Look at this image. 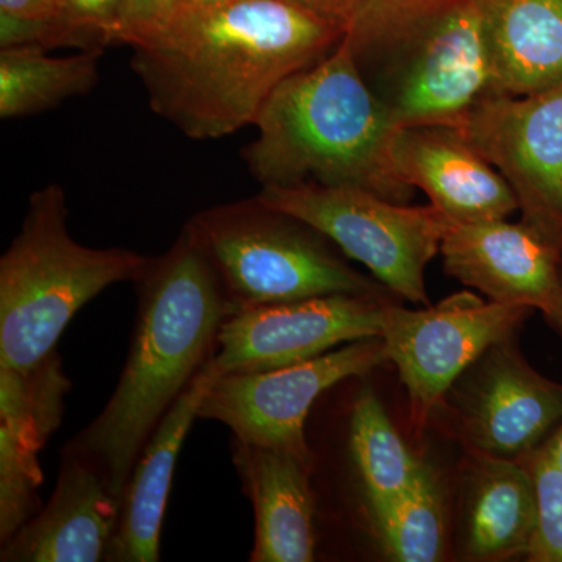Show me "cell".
Wrapping results in <instances>:
<instances>
[{"label": "cell", "instance_id": "obj_1", "mask_svg": "<svg viewBox=\"0 0 562 562\" xmlns=\"http://www.w3.org/2000/svg\"><path fill=\"white\" fill-rule=\"evenodd\" d=\"M344 32L291 0H233L133 47L151 111L191 139L254 125L288 77L324 60Z\"/></svg>", "mask_w": 562, "mask_h": 562}, {"label": "cell", "instance_id": "obj_2", "mask_svg": "<svg viewBox=\"0 0 562 562\" xmlns=\"http://www.w3.org/2000/svg\"><path fill=\"white\" fill-rule=\"evenodd\" d=\"M135 284L138 312L116 390L63 450L90 462L120 501L140 450L213 360L231 316L213 266L183 231L171 249L150 257Z\"/></svg>", "mask_w": 562, "mask_h": 562}, {"label": "cell", "instance_id": "obj_3", "mask_svg": "<svg viewBox=\"0 0 562 562\" xmlns=\"http://www.w3.org/2000/svg\"><path fill=\"white\" fill-rule=\"evenodd\" d=\"M243 151L262 188H358L409 203L414 190L391 160L394 127L341 40L330 55L288 77L265 102Z\"/></svg>", "mask_w": 562, "mask_h": 562}, {"label": "cell", "instance_id": "obj_4", "mask_svg": "<svg viewBox=\"0 0 562 562\" xmlns=\"http://www.w3.org/2000/svg\"><path fill=\"white\" fill-rule=\"evenodd\" d=\"M344 41L395 128L457 127L497 94L482 0H366Z\"/></svg>", "mask_w": 562, "mask_h": 562}, {"label": "cell", "instance_id": "obj_5", "mask_svg": "<svg viewBox=\"0 0 562 562\" xmlns=\"http://www.w3.org/2000/svg\"><path fill=\"white\" fill-rule=\"evenodd\" d=\"M149 261L138 251L81 246L70 236L60 184L33 192L21 231L0 258V366L38 364L88 302L138 280Z\"/></svg>", "mask_w": 562, "mask_h": 562}, {"label": "cell", "instance_id": "obj_6", "mask_svg": "<svg viewBox=\"0 0 562 562\" xmlns=\"http://www.w3.org/2000/svg\"><path fill=\"white\" fill-rule=\"evenodd\" d=\"M183 232L213 266L231 316L317 295H394L312 225L258 198L203 210Z\"/></svg>", "mask_w": 562, "mask_h": 562}, {"label": "cell", "instance_id": "obj_7", "mask_svg": "<svg viewBox=\"0 0 562 562\" xmlns=\"http://www.w3.org/2000/svg\"><path fill=\"white\" fill-rule=\"evenodd\" d=\"M257 198L312 225L395 297L430 305L425 269L453 224L431 203L409 205L358 188L322 184L262 188Z\"/></svg>", "mask_w": 562, "mask_h": 562}, {"label": "cell", "instance_id": "obj_8", "mask_svg": "<svg viewBox=\"0 0 562 562\" xmlns=\"http://www.w3.org/2000/svg\"><path fill=\"white\" fill-rule=\"evenodd\" d=\"M531 312L471 291L454 292L417 310L395 302L386 306L380 338L387 362L397 368L405 386L409 422L417 435L462 373L495 342L516 335Z\"/></svg>", "mask_w": 562, "mask_h": 562}, {"label": "cell", "instance_id": "obj_9", "mask_svg": "<svg viewBox=\"0 0 562 562\" xmlns=\"http://www.w3.org/2000/svg\"><path fill=\"white\" fill-rule=\"evenodd\" d=\"M432 419L464 450L522 460L560 425L562 384L525 360L514 335L462 373Z\"/></svg>", "mask_w": 562, "mask_h": 562}, {"label": "cell", "instance_id": "obj_10", "mask_svg": "<svg viewBox=\"0 0 562 562\" xmlns=\"http://www.w3.org/2000/svg\"><path fill=\"white\" fill-rule=\"evenodd\" d=\"M387 362L383 339L346 344L283 368L220 375L203 397L199 419L231 428L233 438L316 457L306 422L325 392Z\"/></svg>", "mask_w": 562, "mask_h": 562}, {"label": "cell", "instance_id": "obj_11", "mask_svg": "<svg viewBox=\"0 0 562 562\" xmlns=\"http://www.w3.org/2000/svg\"><path fill=\"white\" fill-rule=\"evenodd\" d=\"M454 128L508 181L522 221L562 249V83L492 94Z\"/></svg>", "mask_w": 562, "mask_h": 562}, {"label": "cell", "instance_id": "obj_12", "mask_svg": "<svg viewBox=\"0 0 562 562\" xmlns=\"http://www.w3.org/2000/svg\"><path fill=\"white\" fill-rule=\"evenodd\" d=\"M395 295L327 294L228 316L213 364L220 375L260 372L321 357L346 344L382 336Z\"/></svg>", "mask_w": 562, "mask_h": 562}, {"label": "cell", "instance_id": "obj_13", "mask_svg": "<svg viewBox=\"0 0 562 562\" xmlns=\"http://www.w3.org/2000/svg\"><path fill=\"white\" fill-rule=\"evenodd\" d=\"M443 271L491 302L538 310L546 319L562 295V249L527 222H453L443 236Z\"/></svg>", "mask_w": 562, "mask_h": 562}, {"label": "cell", "instance_id": "obj_14", "mask_svg": "<svg viewBox=\"0 0 562 562\" xmlns=\"http://www.w3.org/2000/svg\"><path fill=\"white\" fill-rule=\"evenodd\" d=\"M391 160L398 177L452 222L508 220L519 211L508 181L454 127L397 128Z\"/></svg>", "mask_w": 562, "mask_h": 562}, {"label": "cell", "instance_id": "obj_15", "mask_svg": "<svg viewBox=\"0 0 562 562\" xmlns=\"http://www.w3.org/2000/svg\"><path fill=\"white\" fill-rule=\"evenodd\" d=\"M232 457L255 516L251 562L316 560L317 457L232 438Z\"/></svg>", "mask_w": 562, "mask_h": 562}, {"label": "cell", "instance_id": "obj_16", "mask_svg": "<svg viewBox=\"0 0 562 562\" xmlns=\"http://www.w3.org/2000/svg\"><path fill=\"white\" fill-rule=\"evenodd\" d=\"M120 509V498L90 462L63 453L50 501L2 543L0 561H105Z\"/></svg>", "mask_w": 562, "mask_h": 562}, {"label": "cell", "instance_id": "obj_17", "mask_svg": "<svg viewBox=\"0 0 562 562\" xmlns=\"http://www.w3.org/2000/svg\"><path fill=\"white\" fill-rule=\"evenodd\" d=\"M458 491L462 560H527L539 513L535 476L527 462L464 450Z\"/></svg>", "mask_w": 562, "mask_h": 562}, {"label": "cell", "instance_id": "obj_18", "mask_svg": "<svg viewBox=\"0 0 562 562\" xmlns=\"http://www.w3.org/2000/svg\"><path fill=\"white\" fill-rule=\"evenodd\" d=\"M214 358V357H213ZM220 376L213 360L177 398L140 450L121 497L120 519L106 562H158L166 505L177 458L203 397Z\"/></svg>", "mask_w": 562, "mask_h": 562}, {"label": "cell", "instance_id": "obj_19", "mask_svg": "<svg viewBox=\"0 0 562 562\" xmlns=\"http://www.w3.org/2000/svg\"><path fill=\"white\" fill-rule=\"evenodd\" d=\"M497 94L562 83V0H482Z\"/></svg>", "mask_w": 562, "mask_h": 562}, {"label": "cell", "instance_id": "obj_20", "mask_svg": "<svg viewBox=\"0 0 562 562\" xmlns=\"http://www.w3.org/2000/svg\"><path fill=\"white\" fill-rule=\"evenodd\" d=\"M364 519L386 560L438 562L449 558L452 531L446 483L430 462L422 461L413 483Z\"/></svg>", "mask_w": 562, "mask_h": 562}, {"label": "cell", "instance_id": "obj_21", "mask_svg": "<svg viewBox=\"0 0 562 562\" xmlns=\"http://www.w3.org/2000/svg\"><path fill=\"white\" fill-rule=\"evenodd\" d=\"M347 452L360 483L364 517L401 495L424 461L403 441L372 387H362L351 403Z\"/></svg>", "mask_w": 562, "mask_h": 562}, {"label": "cell", "instance_id": "obj_22", "mask_svg": "<svg viewBox=\"0 0 562 562\" xmlns=\"http://www.w3.org/2000/svg\"><path fill=\"white\" fill-rule=\"evenodd\" d=\"M101 50L50 57L35 47L0 50V117L21 120L88 94L99 81Z\"/></svg>", "mask_w": 562, "mask_h": 562}, {"label": "cell", "instance_id": "obj_23", "mask_svg": "<svg viewBox=\"0 0 562 562\" xmlns=\"http://www.w3.org/2000/svg\"><path fill=\"white\" fill-rule=\"evenodd\" d=\"M69 391L57 350L29 369L0 366V425L43 450L60 427Z\"/></svg>", "mask_w": 562, "mask_h": 562}, {"label": "cell", "instance_id": "obj_24", "mask_svg": "<svg viewBox=\"0 0 562 562\" xmlns=\"http://www.w3.org/2000/svg\"><path fill=\"white\" fill-rule=\"evenodd\" d=\"M40 452L0 425V543L41 509Z\"/></svg>", "mask_w": 562, "mask_h": 562}, {"label": "cell", "instance_id": "obj_25", "mask_svg": "<svg viewBox=\"0 0 562 562\" xmlns=\"http://www.w3.org/2000/svg\"><path fill=\"white\" fill-rule=\"evenodd\" d=\"M122 0H60L52 22L54 47L101 50L117 44Z\"/></svg>", "mask_w": 562, "mask_h": 562}, {"label": "cell", "instance_id": "obj_26", "mask_svg": "<svg viewBox=\"0 0 562 562\" xmlns=\"http://www.w3.org/2000/svg\"><path fill=\"white\" fill-rule=\"evenodd\" d=\"M522 460L535 476L539 505L538 528L527 561L562 562V472L538 450Z\"/></svg>", "mask_w": 562, "mask_h": 562}, {"label": "cell", "instance_id": "obj_27", "mask_svg": "<svg viewBox=\"0 0 562 562\" xmlns=\"http://www.w3.org/2000/svg\"><path fill=\"white\" fill-rule=\"evenodd\" d=\"M180 0H122L117 44L139 47L160 38L179 13Z\"/></svg>", "mask_w": 562, "mask_h": 562}, {"label": "cell", "instance_id": "obj_28", "mask_svg": "<svg viewBox=\"0 0 562 562\" xmlns=\"http://www.w3.org/2000/svg\"><path fill=\"white\" fill-rule=\"evenodd\" d=\"M291 2L346 33L366 0H291Z\"/></svg>", "mask_w": 562, "mask_h": 562}, {"label": "cell", "instance_id": "obj_29", "mask_svg": "<svg viewBox=\"0 0 562 562\" xmlns=\"http://www.w3.org/2000/svg\"><path fill=\"white\" fill-rule=\"evenodd\" d=\"M60 0H0V16L21 21L54 22Z\"/></svg>", "mask_w": 562, "mask_h": 562}, {"label": "cell", "instance_id": "obj_30", "mask_svg": "<svg viewBox=\"0 0 562 562\" xmlns=\"http://www.w3.org/2000/svg\"><path fill=\"white\" fill-rule=\"evenodd\" d=\"M536 450H538L554 469L562 472V420L560 425L550 432L549 438Z\"/></svg>", "mask_w": 562, "mask_h": 562}, {"label": "cell", "instance_id": "obj_31", "mask_svg": "<svg viewBox=\"0 0 562 562\" xmlns=\"http://www.w3.org/2000/svg\"><path fill=\"white\" fill-rule=\"evenodd\" d=\"M228 2H233V0H180L176 21L181 20V18L194 16V14L203 13V11L217 9V7L225 5Z\"/></svg>", "mask_w": 562, "mask_h": 562}, {"label": "cell", "instance_id": "obj_32", "mask_svg": "<svg viewBox=\"0 0 562 562\" xmlns=\"http://www.w3.org/2000/svg\"><path fill=\"white\" fill-rule=\"evenodd\" d=\"M549 322L562 335V295H561L560 306H558L557 313H554L553 316L550 317Z\"/></svg>", "mask_w": 562, "mask_h": 562}]
</instances>
